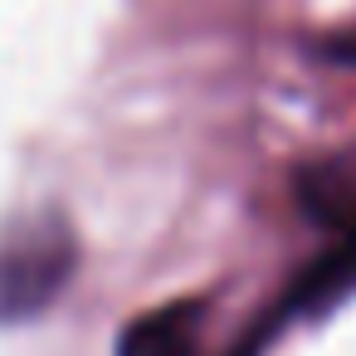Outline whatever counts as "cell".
<instances>
[{
  "label": "cell",
  "mask_w": 356,
  "mask_h": 356,
  "mask_svg": "<svg viewBox=\"0 0 356 356\" xmlns=\"http://www.w3.org/2000/svg\"><path fill=\"white\" fill-rule=\"evenodd\" d=\"M79 264L74 234L59 215L25 220L0 239V322H20L49 307Z\"/></svg>",
  "instance_id": "cell-1"
},
{
  "label": "cell",
  "mask_w": 356,
  "mask_h": 356,
  "mask_svg": "<svg viewBox=\"0 0 356 356\" xmlns=\"http://www.w3.org/2000/svg\"><path fill=\"white\" fill-rule=\"evenodd\" d=\"M122 356H195V307H166L137 322L122 341Z\"/></svg>",
  "instance_id": "cell-2"
},
{
  "label": "cell",
  "mask_w": 356,
  "mask_h": 356,
  "mask_svg": "<svg viewBox=\"0 0 356 356\" xmlns=\"http://www.w3.org/2000/svg\"><path fill=\"white\" fill-rule=\"evenodd\" d=\"M322 54L337 59V64H356V35H332V40H322Z\"/></svg>",
  "instance_id": "cell-3"
}]
</instances>
